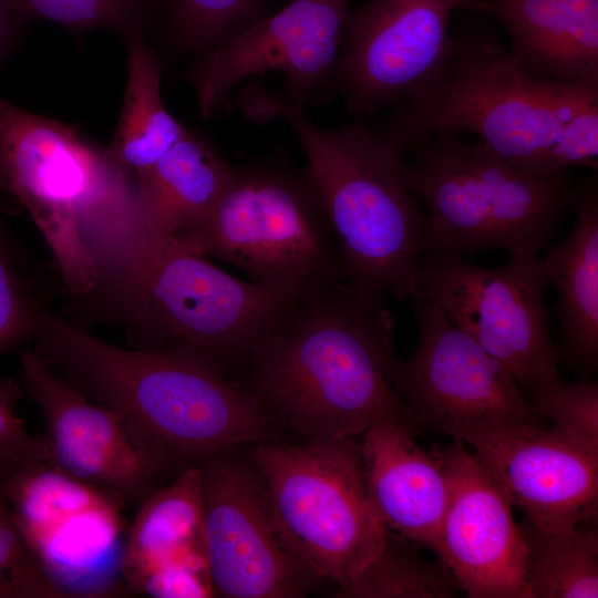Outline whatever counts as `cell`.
Wrapping results in <instances>:
<instances>
[{
    "label": "cell",
    "mask_w": 598,
    "mask_h": 598,
    "mask_svg": "<svg viewBox=\"0 0 598 598\" xmlns=\"http://www.w3.org/2000/svg\"><path fill=\"white\" fill-rule=\"evenodd\" d=\"M573 230L542 260L544 274L558 293L561 347L557 355L580 380L598 367V183H580Z\"/></svg>",
    "instance_id": "obj_22"
},
{
    "label": "cell",
    "mask_w": 598,
    "mask_h": 598,
    "mask_svg": "<svg viewBox=\"0 0 598 598\" xmlns=\"http://www.w3.org/2000/svg\"><path fill=\"white\" fill-rule=\"evenodd\" d=\"M262 0H169V25L185 50L204 52L260 16Z\"/></svg>",
    "instance_id": "obj_28"
},
{
    "label": "cell",
    "mask_w": 598,
    "mask_h": 598,
    "mask_svg": "<svg viewBox=\"0 0 598 598\" xmlns=\"http://www.w3.org/2000/svg\"><path fill=\"white\" fill-rule=\"evenodd\" d=\"M235 99L247 117L282 120L300 142L352 297L371 306H382L385 293L412 299L424 215L403 178L404 154L361 122L324 131L305 109L259 84L243 87Z\"/></svg>",
    "instance_id": "obj_3"
},
{
    "label": "cell",
    "mask_w": 598,
    "mask_h": 598,
    "mask_svg": "<svg viewBox=\"0 0 598 598\" xmlns=\"http://www.w3.org/2000/svg\"><path fill=\"white\" fill-rule=\"evenodd\" d=\"M464 0H368L349 11L332 82L349 113L393 109L452 63L450 18Z\"/></svg>",
    "instance_id": "obj_12"
},
{
    "label": "cell",
    "mask_w": 598,
    "mask_h": 598,
    "mask_svg": "<svg viewBox=\"0 0 598 598\" xmlns=\"http://www.w3.org/2000/svg\"><path fill=\"white\" fill-rule=\"evenodd\" d=\"M34 339L37 355L85 398L116 413L165 474L239 444L271 441L259 402L204 358L118 348L41 307Z\"/></svg>",
    "instance_id": "obj_1"
},
{
    "label": "cell",
    "mask_w": 598,
    "mask_h": 598,
    "mask_svg": "<svg viewBox=\"0 0 598 598\" xmlns=\"http://www.w3.org/2000/svg\"><path fill=\"white\" fill-rule=\"evenodd\" d=\"M511 38V54L538 81L598 83V0H464Z\"/></svg>",
    "instance_id": "obj_20"
},
{
    "label": "cell",
    "mask_w": 598,
    "mask_h": 598,
    "mask_svg": "<svg viewBox=\"0 0 598 598\" xmlns=\"http://www.w3.org/2000/svg\"><path fill=\"white\" fill-rule=\"evenodd\" d=\"M526 396L542 416L582 445L598 451V383L558 381L526 388Z\"/></svg>",
    "instance_id": "obj_30"
},
{
    "label": "cell",
    "mask_w": 598,
    "mask_h": 598,
    "mask_svg": "<svg viewBox=\"0 0 598 598\" xmlns=\"http://www.w3.org/2000/svg\"><path fill=\"white\" fill-rule=\"evenodd\" d=\"M131 171L101 153L75 205L82 244L102 277L128 299L158 252L143 220Z\"/></svg>",
    "instance_id": "obj_21"
},
{
    "label": "cell",
    "mask_w": 598,
    "mask_h": 598,
    "mask_svg": "<svg viewBox=\"0 0 598 598\" xmlns=\"http://www.w3.org/2000/svg\"><path fill=\"white\" fill-rule=\"evenodd\" d=\"M182 565H207L198 464L184 467L140 503L126 533L122 576L127 591H134L150 574Z\"/></svg>",
    "instance_id": "obj_24"
},
{
    "label": "cell",
    "mask_w": 598,
    "mask_h": 598,
    "mask_svg": "<svg viewBox=\"0 0 598 598\" xmlns=\"http://www.w3.org/2000/svg\"><path fill=\"white\" fill-rule=\"evenodd\" d=\"M417 545L386 533L372 559L342 588L338 598H452L461 590L451 570L426 560Z\"/></svg>",
    "instance_id": "obj_27"
},
{
    "label": "cell",
    "mask_w": 598,
    "mask_h": 598,
    "mask_svg": "<svg viewBox=\"0 0 598 598\" xmlns=\"http://www.w3.org/2000/svg\"><path fill=\"white\" fill-rule=\"evenodd\" d=\"M234 167L190 131L136 178L146 231L159 251L212 210Z\"/></svg>",
    "instance_id": "obj_23"
},
{
    "label": "cell",
    "mask_w": 598,
    "mask_h": 598,
    "mask_svg": "<svg viewBox=\"0 0 598 598\" xmlns=\"http://www.w3.org/2000/svg\"><path fill=\"white\" fill-rule=\"evenodd\" d=\"M571 83L526 74L496 35L472 29L452 37V63L429 90L393 107L379 133L404 156L436 135L472 134L514 166L544 176L565 117Z\"/></svg>",
    "instance_id": "obj_4"
},
{
    "label": "cell",
    "mask_w": 598,
    "mask_h": 598,
    "mask_svg": "<svg viewBox=\"0 0 598 598\" xmlns=\"http://www.w3.org/2000/svg\"><path fill=\"white\" fill-rule=\"evenodd\" d=\"M1 478L25 544L64 598L127 591L122 576L127 528L120 498L51 461L16 466Z\"/></svg>",
    "instance_id": "obj_9"
},
{
    "label": "cell",
    "mask_w": 598,
    "mask_h": 598,
    "mask_svg": "<svg viewBox=\"0 0 598 598\" xmlns=\"http://www.w3.org/2000/svg\"><path fill=\"white\" fill-rule=\"evenodd\" d=\"M20 396V389L12 380L0 379V471L3 473L25 463L51 461L44 437L30 434L17 413Z\"/></svg>",
    "instance_id": "obj_33"
},
{
    "label": "cell",
    "mask_w": 598,
    "mask_h": 598,
    "mask_svg": "<svg viewBox=\"0 0 598 598\" xmlns=\"http://www.w3.org/2000/svg\"><path fill=\"white\" fill-rule=\"evenodd\" d=\"M417 344L392 361L390 381L426 429L471 446L497 434L539 426L543 417L513 375L434 303L414 296Z\"/></svg>",
    "instance_id": "obj_8"
},
{
    "label": "cell",
    "mask_w": 598,
    "mask_h": 598,
    "mask_svg": "<svg viewBox=\"0 0 598 598\" xmlns=\"http://www.w3.org/2000/svg\"><path fill=\"white\" fill-rule=\"evenodd\" d=\"M249 460L282 540L316 578L342 588L380 550L388 529L368 495L355 437L261 442Z\"/></svg>",
    "instance_id": "obj_7"
},
{
    "label": "cell",
    "mask_w": 598,
    "mask_h": 598,
    "mask_svg": "<svg viewBox=\"0 0 598 598\" xmlns=\"http://www.w3.org/2000/svg\"><path fill=\"white\" fill-rule=\"evenodd\" d=\"M409 153L404 182L427 208L424 257L460 258L489 248L537 255L577 198L567 174L520 169L457 135L433 136Z\"/></svg>",
    "instance_id": "obj_5"
},
{
    "label": "cell",
    "mask_w": 598,
    "mask_h": 598,
    "mask_svg": "<svg viewBox=\"0 0 598 598\" xmlns=\"http://www.w3.org/2000/svg\"><path fill=\"white\" fill-rule=\"evenodd\" d=\"M101 152L74 127L0 94V189L16 197L51 248L68 291L89 293L99 271L81 241L75 205Z\"/></svg>",
    "instance_id": "obj_13"
},
{
    "label": "cell",
    "mask_w": 598,
    "mask_h": 598,
    "mask_svg": "<svg viewBox=\"0 0 598 598\" xmlns=\"http://www.w3.org/2000/svg\"><path fill=\"white\" fill-rule=\"evenodd\" d=\"M21 23L45 19L72 31L134 30L154 0H8Z\"/></svg>",
    "instance_id": "obj_29"
},
{
    "label": "cell",
    "mask_w": 598,
    "mask_h": 598,
    "mask_svg": "<svg viewBox=\"0 0 598 598\" xmlns=\"http://www.w3.org/2000/svg\"><path fill=\"white\" fill-rule=\"evenodd\" d=\"M350 3L291 0L276 13L259 16L204 51L194 70L203 115L229 111L238 85L272 70L285 75V97L305 109L332 81Z\"/></svg>",
    "instance_id": "obj_15"
},
{
    "label": "cell",
    "mask_w": 598,
    "mask_h": 598,
    "mask_svg": "<svg viewBox=\"0 0 598 598\" xmlns=\"http://www.w3.org/2000/svg\"><path fill=\"white\" fill-rule=\"evenodd\" d=\"M27 395L40 408L50 460L125 505L141 503L165 475L122 419L59 378L33 350L20 355Z\"/></svg>",
    "instance_id": "obj_17"
},
{
    "label": "cell",
    "mask_w": 598,
    "mask_h": 598,
    "mask_svg": "<svg viewBox=\"0 0 598 598\" xmlns=\"http://www.w3.org/2000/svg\"><path fill=\"white\" fill-rule=\"evenodd\" d=\"M187 131L163 104L158 59L134 34L128 45L124 105L109 154L137 178Z\"/></svg>",
    "instance_id": "obj_25"
},
{
    "label": "cell",
    "mask_w": 598,
    "mask_h": 598,
    "mask_svg": "<svg viewBox=\"0 0 598 598\" xmlns=\"http://www.w3.org/2000/svg\"><path fill=\"white\" fill-rule=\"evenodd\" d=\"M547 285L535 254L511 255L496 269L429 256L421 259L415 296L436 305L518 383L533 388L561 381L544 300Z\"/></svg>",
    "instance_id": "obj_10"
},
{
    "label": "cell",
    "mask_w": 598,
    "mask_h": 598,
    "mask_svg": "<svg viewBox=\"0 0 598 598\" xmlns=\"http://www.w3.org/2000/svg\"><path fill=\"white\" fill-rule=\"evenodd\" d=\"M472 447L512 506L524 512L532 525L565 527L596 515L598 451L557 426L512 430Z\"/></svg>",
    "instance_id": "obj_18"
},
{
    "label": "cell",
    "mask_w": 598,
    "mask_h": 598,
    "mask_svg": "<svg viewBox=\"0 0 598 598\" xmlns=\"http://www.w3.org/2000/svg\"><path fill=\"white\" fill-rule=\"evenodd\" d=\"M384 306L346 285L293 301L249 358L246 391L306 442L362 435L382 421L421 429L390 381L395 358Z\"/></svg>",
    "instance_id": "obj_2"
},
{
    "label": "cell",
    "mask_w": 598,
    "mask_h": 598,
    "mask_svg": "<svg viewBox=\"0 0 598 598\" xmlns=\"http://www.w3.org/2000/svg\"><path fill=\"white\" fill-rule=\"evenodd\" d=\"M132 300L164 349L218 368L220 360H249L293 302L173 245L153 258Z\"/></svg>",
    "instance_id": "obj_11"
},
{
    "label": "cell",
    "mask_w": 598,
    "mask_h": 598,
    "mask_svg": "<svg viewBox=\"0 0 598 598\" xmlns=\"http://www.w3.org/2000/svg\"><path fill=\"white\" fill-rule=\"evenodd\" d=\"M441 454L448 499L437 559L470 598H527L526 544L509 499L463 442Z\"/></svg>",
    "instance_id": "obj_16"
},
{
    "label": "cell",
    "mask_w": 598,
    "mask_h": 598,
    "mask_svg": "<svg viewBox=\"0 0 598 598\" xmlns=\"http://www.w3.org/2000/svg\"><path fill=\"white\" fill-rule=\"evenodd\" d=\"M553 172L598 167V83L579 82L550 153Z\"/></svg>",
    "instance_id": "obj_32"
},
{
    "label": "cell",
    "mask_w": 598,
    "mask_h": 598,
    "mask_svg": "<svg viewBox=\"0 0 598 598\" xmlns=\"http://www.w3.org/2000/svg\"><path fill=\"white\" fill-rule=\"evenodd\" d=\"M216 453L198 463L204 545L215 596L296 598L318 579L291 553L249 461Z\"/></svg>",
    "instance_id": "obj_14"
},
{
    "label": "cell",
    "mask_w": 598,
    "mask_h": 598,
    "mask_svg": "<svg viewBox=\"0 0 598 598\" xmlns=\"http://www.w3.org/2000/svg\"><path fill=\"white\" fill-rule=\"evenodd\" d=\"M171 244L227 261L288 301L347 283L307 168L234 167L208 215Z\"/></svg>",
    "instance_id": "obj_6"
},
{
    "label": "cell",
    "mask_w": 598,
    "mask_h": 598,
    "mask_svg": "<svg viewBox=\"0 0 598 598\" xmlns=\"http://www.w3.org/2000/svg\"><path fill=\"white\" fill-rule=\"evenodd\" d=\"M414 431L382 421L361 436L360 448L368 495L386 529L435 555L448 499L441 447L424 450Z\"/></svg>",
    "instance_id": "obj_19"
},
{
    "label": "cell",
    "mask_w": 598,
    "mask_h": 598,
    "mask_svg": "<svg viewBox=\"0 0 598 598\" xmlns=\"http://www.w3.org/2000/svg\"><path fill=\"white\" fill-rule=\"evenodd\" d=\"M526 544L527 598H597L598 535L577 525L519 524Z\"/></svg>",
    "instance_id": "obj_26"
},
{
    "label": "cell",
    "mask_w": 598,
    "mask_h": 598,
    "mask_svg": "<svg viewBox=\"0 0 598 598\" xmlns=\"http://www.w3.org/2000/svg\"><path fill=\"white\" fill-rule=\"evenodd\" d=\"M0 598H64L25 544L0 474Z\"/></svg>",
    "instance_id": "obj_31"
},
{
    "label": "cell",
    "mask_w": 598,
    "mask_h": 598,
    "mask_svg": "<svg viewBox=\"0 0 598 598\" xmlns=\"http://www.w3.org/2000/svg\"><path fill=\"white\" fill-rule=\"evenodd\" d=\"M39 309L13 272L0 239V351L34 338Z\"/></svg>",
    "instance_id": "obj_34"
},
{
    "label": "cell",
    "mask_w": 598,
    "mask_h": 598,
    "mask_svg": "<svg viewBox=\"0 0 598 598\" xmlns=\"http://www.w3.org/2000/svg\"><path fill=\"white\" fill-rule=\"evenodd\" d=\"M19 23L8 0H0V65L11 49Z\"/></svg>",
    "instance_id": "obj_35"
}]
</instances>
